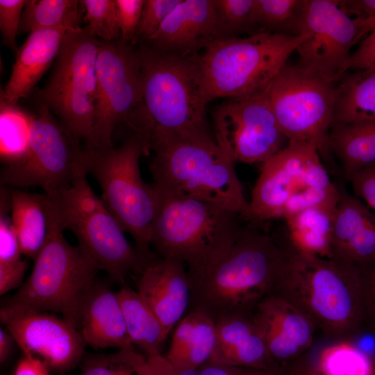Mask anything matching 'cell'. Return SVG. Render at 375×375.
<instances>
[{
	"mask_svg": "<svg viewBox=\"0 0 375 375\" xmlns=\"http://www.w3.org/2000/svg\"><path fill=\"white\" fill-rule=\"evenodd\" d=\"M287 258L269 235L244 228L226 253L212 264L188 270V310L202 312L214 322L251 315L257 305L274 293Z\"/></svg>",
	"mask_w": 375,
	"mask_h": 375,
	"instance_id": "obj_1",
	"label": "cell"
},
{
	"mask_svg": "<svg viewBox=\"0 0 375 375\" xmlns=\"http://www.w3.org/2000/svg\"><path fill=\"white\" fill-rule=\"evenodd\" d=\"M148 151L153 185L162 194L205 201L245 219L249 202L235 170V162L214 138L176 135L153 128Z\"/></svg>",
	"mask_w": 375,
	"mask_h": 375,
	"instance_id": "obj_2",
	"label": "cell"
},
{
	"mask_svg": "<svg viewBox=\"0 0 375 375\" xmlns=\"http://www.w3.org/2000/svg\"><path fill=\"white\" fill-rule=\"evenodd\" d=\"M273 294L333 332L357 328L364 317L362 269L337 258L303 256L292 249Z\"/></svg>",
	"mask_w": 375,
	"mask_h": 375,
	"instance_id": "obj_3",
	"label": "cell"
},
{
	"mask_svg": "<svg viewBox=\"0 0 375 375\" xmlns=\"http://www.w3.org/2000/svg\"><path fill=\"white\" fill-rule=\"evenodd\" d=\"M139 51L148 131L157 128L183 137L214 138L206 119L208 102L197 58L149 46Z\"/></svg>",
	"mask_w": 375,
	"mask_h": 375,
	"instance_id": "obj_4",
	"label": "cell"
},
{
	"mask_svg": "<svg viewBox=\"0 0 375 375\" xmlns=\"http://www.w3.org/2000/svg\"><path fill=\"white\" fill-rule=\"evenodd\" d=\"M149 134L134 132L122 145L82 150L80 164L101 190V199L137 249L149 255L152 225L160 201L156 186L140 174V158L148 152Z\"/></svg>",
	"mask_w": 375,
	"mask_h": 375,
	"instance_id": "obj_5",
	"label": "cell"
},
{
	"mask_svg": "<svg viewBox=\"0 0 375 375\" xmlns=\"http://www.w3.org/2000/svg\"><path fill=\"white\" fill-rule=\"evenodd\" d=\"M79 164L71 185L51 197L57 224L70 230L77 245L99 270L123 286L131 272L139 274L153 258L133 248L122 226L90 187Z\"/></svg>",
	"mask_w": 375,
	"mask_h": 375,
	"instance_id": "obj_6",
	"label": "cell"
},
{
	"mask_svg": "<svg viewBox=\"0 0 375 375\" xmlns=\"http://www.w3.org/2000/svg\"><path fill=\"white\" fill-rule=\"evenodd\" d=\"M160 193L150 245L160 257L177 259L188 266V270L200 269L216 262L244 228L239 224V215L217 205Z\"/></svg>",
	"mask_w": 375,
	"mask_h": 375,
	"instance_id": "obj_7",
	"label": "cell"
},
{
	"mask_svg": "<svg viewBox=\"0 0 375 375\" xmlns=\"http://www.w3.org/2000/svg\"><path fill=\"white\" fill-rule=\"evenodd\" d=\"M306 37L304 31L296 37L258 33L208 43L197 58L207 102L264 90Z\"/></svg>",
	"mask_w": 375,
	"mask_h": 375,
	"instance_id": "obj_8",
	"label": "cell"
},
{
	"mask_svg": "<svg viewBox=\"0 0 375 375\" xmlns=\"http://www.w3.org/2000/svg\"><path fill=\"white\" fill-rule=\"evenodd\" d=\"M122 122L135 132L147 131L140 53L121 40H99L95 112L85 149L112 147V133Z\"/></svg>",
	"mask_w": 375,
	"mask_h": 375,
	"instance_id": "obj_9",
	"label": "cell"
},
{
	"mask_svg": "<svg viewBox=\"0 0 375 375\" xmlns=\"http://www.w3.org/2000/svg\"><path fill=\"white\" fill-rule=\"evenodd\" d=\"M99 269L56 230L34 260L29 277L6 304L58 312L74 328L81 304Z\"/></svg>",
	"mask_w": 375,
	"mask_h": 375,
	"instance_id": "obj_10",
	"label": "cell"
},
{
	"mask_svg": "<svg viewBox=\"0 0 375 375\" xmlns=\"http://www.w3.org/2000/svg\"><path fill=\"white\" fill-rule=\"evenodd\" d=\"M99 40L81 27L69 29L53 69L39 92L42 104L60 119L75 138L89 137L97 99V60Z\"/></svg>",
	"mask_w": 375,
	"mask_h": 375,
	"instance_id": "obj_11",
	"label": "cell"
},
{
	"mask_svg": "<svg viewBox=\"0 0 375 375\" xmlns=\"http://www.w3.org/2000/svg\"><path fill=\"white\" fill-rule=\"evenodd\" d=\"M336 83L297 64L286 65L267 87V97L278 124L290 141L308 142L329 156Z\"/></svg>",
	"mask_w": 375,
	"mask_h": 375,
	"instance_id": "obj_12",
	"label": "cell"
},
{
	"mask_svg": "<svg viewBox=\"0 0 375 375\" xmlns=\"http://www.w3.org/2000/svg\"><path fill=\"white\" fill-rule=\"evenodd\" d=\"M78 140L41 104L31 116L27 151L17 162L3 165L1 185L40 188L47 194L69 187L80 164Z\"/></svg>",
	"mask_w": 375,
	"mask_h": 375,
	"instance_id": "obj_13",
	"label": "cell"
},
{
	"mask_svg": "<svg viewBox=\"0 0 375 375\" xmlns=\"http://www.w3.org/2000/svg\"><path fill=\"white\" fill-rule=\"evenodd\" d=\"M267 87L230 98L212 114L214 140L235 163L262 164L289 142L270 106Z\"/></svg>",
	"mask_w": 375,
	"mask_h": 375,
	"instance_id": "obj_14",
	"label": "cell"
},
{
	"mask_svg": "<svg viewBox=\"0 0 375 375\" xmlns=\"http://www.w3.org/2000/svg\"><path fill=\"white\" fill-rule=\"evenodd\" d=\"M304 32L296 49L297 65L337 83L350 69L351 47L360 40L358 24L337 0H308Z\"/></svg>",
	"mask_w": 375,
	"mask_h": 375,
	"instance_id": "obj_15",
	"label": "cell"
},
{
	"mask_svg": "<svg viewBox=\"0 0 375 375\" xmlns=\"http://www.w3.org/2000/svg\"><path fill=\"white\" fill-rule=\"evenodd\" d=\"M0 319L25 356L40 360L49 369L65 372L81 360L85 343L63 317L26 306L6 304Z\"/></svg>",
	"mask_w": 375,
	"mask_h": 375,
	"instance_id": "obj_16",
	"label": "cell"
},
{
	"mask_svg": "<svg viewBox=\"0 0 375 375\" xmlns=\"http://www.w3.org/2000/svg\"><path fill=\"white\" fill-rule=\"evenodd\" d=\"M320 156L312 144L290 141L284 149L262 163L245 220L253 224L283 218L290 198L306 188H313L308 184L306 172Z\"/></svg>",
	"mask_w": 375,
	"mask_h": 375,
	"instance_id": "obj_17",
	"label": "cell"
},
{
	"mask_svg": "<svg viewBox=\"0 0 375 375\" xmlns=\"http://www.w3.org/2000/svg\"><path fill=\"white\" fill-rule=\"evenodd\" d=\"M274 363L292 359L312 344L313 323L284 297L272 294L251 314Z\"/></svg>",
	"mask_w": 375,
	"mask_h": 375,
	"instance_id": "obj_18",
	"label": "cell"
},
{
	"mask_svg": "<svg viewBox=\"0 0 375 375\" xmlns=\"http://www.w3.org/2000/svg\"><path fill=\"white\" fill-rule=\"evenodd\" d=\"M167 337L188 310L190 290L185 265L175 258H153L139 273L138 291Z\"/></svg>",
	"mask_w": 375,
	"mask_h": 375,
	"instance_id": "obj_19",
	"label": "cell"
},
{
	"mask_svg": "<svg viewBox=\"0 0 375 375\" xmlns=\"http://www.w3.org/2000/svg\"><path fill=\"white\" fill-rule=\"evenodd\" d=\"M217 39L213 0H182L147 42L160 51L188 55Z\"/></svg>",
	"mask_w": 375,
	"mask_h": 375,
	"instance_id": "obj_20",
	"label": "cell"
},
{
	"mask_svg": "<svg viewBox=\"0 0 375 375\" xmlns=\"http://www.w3.org/2000/svg\"><path fill=\"white\" fill-rule=\"evenodd\" d=\"M334 258L361 269L375 265V213L340 188L332 236Z\"/></svg>",
	"mask_w": 375,
	"mask_h": 375,
	"instance_id": "obj_21",
	"label": "cell"
},
{
	"mask_svg": "<svg viewBox=\"0 0 375 375\" xmlns=\"http://www.w3.org/2000/svg\"><path fill=\"white\" fill-rule=\"evenodd\" d=\"M75 328L94 348L135 349L116 293L95 282L84 297Z\"/></svg>",
	"mask_w": 375,
	"mask_h": 375,
	"instance_id": "obj_22",
	"label": "cell"
},
{
	"mask_svg": "<svg viewBox=\"0 0 375 375\" xmlns=\"http://www.w3.org/2000/svg\"><path fill=\"white\" fill-rule=\"evenodd\" d=\"M70 28L60 27L29 33L16 52L10 76L1 92V102L16 106L30 94L56 59L64 36Z\"/></svg>",
	"mask_w": 375,
	"mask_h": 375,
	"instance_id": "obj_23",
	"label": "cell"
},
{
	"mask_svg": "<svg viewBox=\"0 0 375 375\" xmlns=\"http://www.w3.org/2000/svg\"><path fill=\"white\" fill-rule=\"evenodd\" d=\"M217 342L210 362L260 369H278L251 315H237L215 322Z\"/></svg>",
	"mask_w": 375,
	"mask_h": 375,
	"instance_id": "obj_24",
	"label": "cell"
},
{
	"mask_svg": "<svg viewBox=\"0 0 375 375\" xmlns=\"http://www.w3.org/2000/svg\"><path fill=\"white\" fill-rule=\"evenodd\" d=\"M10 189V216L22 253L34 261L51 235L60 229L51 197L44 192L35 194Z\"/></svg>",
	"mask_w": 375,
	"mask_h": 375,
	"instance_id": "obj_25",
	"label": "cell"
},
{
	"mask_svg": "<svg viewBox=\"0 0 375 375\" xmlns=\"http://www.w3.org/2000/svg\"><path fill=\"white\" fill-rule=\"evenodd\" d=\"M216 342L213 319L202 312L188 311L178 322L165 357L177 371L194 370L210 361Z\"/></svg>",
	"mask_w": 375,
	"mask_h": 375,
	"instance_id": "obj_26",
	"label": "cell"
},
{
	"mask_svg": "<svg viewBox=\"0 0 375 375\" xmlns=\"http://www.w3.org/2000/svg\"><path fill=\"white\" fill-rule=\"evenodd\" d=\"M336 208H312L284 218L291 249L307 256L333 258L332 236Z\"/></svg>",
	"mask_w": 375,
	"mask_h": 375,
	"instance_id": "obj_27",
	"label": "cell"
},
{
	"mask_svg": "<svg viewBox=\"0 0 375 375\" xmlns=\"http://www.w3.org/2000/svg\"><path fill=\"white\" fill-rule=\"evenodd\" d=\"M328 150L339 160L347 179L374 165L375 119L332 127Z\"/></svg>",
	"mask_w": 375,
	"mask_h": 375,
	"instance_id": "obj_28",
	"label": "cell"
},
{
	"mask_svg": "<svg viewBox=\"0 0 375 375\" xmlns=\"http://www.w3.org/2000/svg\"><path fill=\"white\" fill-rule=\"evenodd\" d=\"M335 92L332 127L375 119V69L347 72Z\"/></svg>",
	"mask_w": 375,
	"mask_h": 375,
	"instance_id": "obj_29",
	"label": "cell"
},
{
	"mask_svg": "<svg viewBox=\"0 0 375 375\" xmlns=\"http://www.w3.org/2000/svg\"><path fill=\"white\" fill-rule=\"evenodd\" d=\"M133 344L146 356L158 355L167 338L160 320L139 293L124 285L116 293Z\"/></svg>",
	"mask_w": 375,
	"mask_h": 375,
	"instance_id": "obj_30",
	"label": "cell"
},
{
	"mask_svg": "<svg viewBox=\"0 0 375 375\" xmlns=\"http://www.w3.org/2000/svg\"><path fill=\"white\" fill-rule=\"evenodd\" d=\"M308 0H255L253 34L268 33L296 37L305 28Z\"/></svg>",
	"mask_w": 375,
	"mask_h": 375,
	"instance_id": "obj_31",
	"label": "cell"
},
{
	"mask_svg": "<svg viewBox=\"0 0 375 375\" xmlns=\"http://www.w3.org/2000/svg\"><path fill=\"white\" fill-rule=\"evenodd\" d=\"M78 4L75 0H26L19 33L81 27Z\"/></svg>",
	"mask_w": 375,
	"mask_h": 375,
	"instance_id": "obj_32",
	"label": "cell"
},
{
	"mask_svg": "<svg viewBox=\"0 0 375 375\" xmlns=\"http://www.w3.org/2000/svg\"><path fill=\"white\" fill-rule=\"evenodd\" d=\"M31 116L1 102L0 151L3 165L17 162L25 155L29 143Z\"/></svg>",
	"mask_w": 375,
	"mask_h": 375,
	"instance_id": "obj_33",
	"label": "cell"
},
{
	"mask_svg": "<svg viewBox=\"0 0 375 375\" xmlns=\"http://www.w3.org/2000/svg\"><path fill=\"white\" fill-rule=\"evenodd\" d=\"M315 368L319 375H372L373 361L356 345L342 342L322 350Z\"/></svg>",
	"mask_w": 375,
	"mask_h": 375,
	"instance_id": "obj_34",
	"label": "cell"
},
{
	"mask_svg": "<svg viewBox=\"0 0 375 375\" xmlns=\"http://www.w3.org/2000/svg\"><path fill=\"white\" fill-rule=\"evenodd\" d=\"M217 12L218 39L236 37L244 31L253 34L255 0H213Z\"/></svg>",
	"mask_w": 375,
	"mask_h": 375,
	"instance_id": "obj_35",
	"label": "cell"
},
{
	"mask_svg": "<svg viewBox=\"0 0 375 375\" xmlns=\"http://www.w3.org/2000/svg\"><path fill=\"white\" fill-rule=\"evenodd\" d=\"M80 3L85 11V28L90 35L103 42L120 40L115 0H82Z\"/></svg>",
	"mask_w": 375,
	"mask_h": 375,
	"instance_id": "obj_36",
	"label": "cell"
},
{
	"mask_svg": "<svg viewBox=\"0 0 375 375\" xmlns=\"http://www.w3.org/2000/svg\"><path fill=\"white\" fill-rule=\"evenodd\" d=\"M10 190L1 185L0 190V263L21 259L22 255L18 237L10 215Z\"/></svg>",
	"mask_w": 375,
	"mask_h": 375,
	"instance_id": "obj_37",
	"label": "cell"
},
{
	"mask_svg": "<svg viewBox=\"0 0 375 375\" xmlns=\"http://www.w3.org/2000/svg\"><path fill=\"white\" fill-rule=\"evenodd\" d=\"M182 0H144L139 26L133 44L147 41Z\"/></svg>",
	"mask_w": 375,
	"mask_h": 375,
	"instance_id": "obj_38",
	"label": "cell"
},
{
	"mask_svg": "<svg viewBox=\"0 0 375 375\" xmlns=\"http://www.w3.org/2000/svg\"><path fill=\"white\" fill-rule=\"evenodd\" d=\"M26 1V0H0V31L3 42L15 53L18 49L16 37L19 33Z\"/></svg>",
	"mask_w": 375,
	"mask_h": 375,
	"instance_id": "obj_39",
	"label": "cell"
},
{
	"mask_svg": "<svg viewBox=\"0 0 375 375\" xmlns=\"http://www.w3.org/2000/svg\"><path fill=\"white\" fill-rule=\"evenodd\" d=\"M80 375H139L118 351L112 354L89 358Z\"/></svg>",
	"mask_w": 375,
	"mask_h": 375,
	"instance_id": "obj_40",
	"label": "cell"
},
{
	"mask_svg": "<svg viewBox=\"0 0 375 375\" xmlns=\"http://www.w3.org/2000/svg\"><path fill=\"white\" fill-rule=\"evenodd\" d=\"M120 40L133 43L144 3V0H115Z\"/></svg>",
	"mask_w": 375,
	"mask_h": 375,
	"instance_id": "obj_41",
	"label": "cell"
},
{
	"mask_svg": "<svg viewBox=\"0 0 375 375\" xmlns=\"http://www.w3.org/2000/svg\"><path fill=\"white\" fill-rule=\"evenodd\" d=\"M165 369L168 375H279L280 374L278 369H260L238 367L210 362L194 370L179 372L174 369L167 359L165 360Z\"/></svg>",
	"mask_w": 375,
	"mask_h": 375,
	"instance_id": "obj_42",
	"label": "cell"
},
{
	"mask_svg": "<svg viewBox=\"0 0 375 375\" xmlns=\"http://www.w3.org/2000/svg\"><path fill=\"white\" fill-rule=\"evenodd\" d=\"M119 351L139 375H168L165 369V358L161 354L144 356L135 349Z\"/></svg>",
	"mask_w": 375,
	"mask_h": 375,
	"instance_id": "obj_43",
	"label": "cell"
},
{
	"mask_svg": "<svg viewBox=\"0 0 375 375\" xmlns=\"http://www.w3.org/2000/svg\"><path fill=\"white\" fill-rule=\"evenodd\" d=\"M347 180L355 196L375 213V165L355 173Z\"/></svg>",
	"mask_w": 375,
	"mask_h": 375,
	"instance_id": "obj_44",
	"label": "cell"
},
{
	"mask_svg": "<svg viewBox=\"0 0 375 375\" xmlns=\"http://www.w3.org/2000/svg\"><path fill=\"white\" fill-rule=\"evenodd\" d=\"M350 69L356 71L375 69V27L351 53Z\"/></svg>",
	"mask_w": 375,
	"mask_h": 375,
	"instance_id": "obj_45",
	"label": "cell"
},
{
	"mask_svg": "<svg viewBox=\"0 0 375 375\" xmlns=\"http://www.w3.org/2000/svg\"><path fill=\"white\" fill-rule=\"evenodd\" d=\"M28 267L26 260L0 263V295L19 287Z\"/></svg>",
	"mask_w": 375,
	"mask_h": 375,
	"instance_id": "obj_46",
	"label": "cell"
},
{
	"mask_svg": "<svg viewBox=\"0 0 375 375\" xmlns=\"http://www.w3.org/2000/svg\"><path fill=\"white\" fill-rule=\"evenodd\" d=\"M364 278V317L375 332V265L362 269Z\"/></svg>",
	"mask_w": 375,
	"mask_h": 375,
	"instance_id": "obj_47",
	"label": "cell"
},
{
	"mask_svg": "<svg viewBox=\"0 0 375 375\" xmlns=\"http://www.w3.org/2000/svg\"><path fill=\"white\" fill-rule=\"evenodd\" d=\"M338 6L349 16L356 19L375 17V0H337Z\"/></svg>",
	"mask_w": 375,
	"mask_h": 375,
	"instance_id": "obj_48",
	"label": "cell"
},
{
	"mask_svg": "<svg viewBox=\"0 0 375 375\" xmlns=\"http://www.w3.org/2000/svg\"><path fill=\"white\" fill-rule=\"evenodd\" d=\"M14 375H49V369L40 360L24 356L19 362Z\"/></svg>",
	"mask_w": 375,
	"mask_h": 375,
	"instance_id": "obj_49",
	"label": "cell"
},
{
	"mask_svg": "<svg viewBox=\"0 0 375 375\" xmlns=\"http://www.w3.org/2000/svg\"><path fill=\"white\" fill-rule=\"evenodd\" d=\"M15 340L12 335L3 328L0 329V360L4 362L10 355Z\"/></svg>",
	"mask_w": 375,
	"mask_h": 375,
	"instance_id": "obj_50",
	"label": "cell"
},
{
	"mask_svg": "<svg viewBox=\"0 0 375 375\" xmlns=\"http://www.w3.org/2000/svg\"><path fill=\"white\" fill-rule=\"evenodd\" d=\"M355 20L359 28L361 38H365L375 27V17L362 20L355 19Z\"/></svg>",
	"mask_w": 375,
	"mask_h": 375,
	"instance_id": "obj_51",
	"label": "cell"
},
{
	"mask_svg": "<svg viewBox=\"0 0 375 375\" xmlns=\"http://www.w3.org/2000/svg\"><path fill=\"white\" fill-rule=\"evenodd\" d=\"M296 375H319L315 367H309L298 370Z\"/></svg>",
	"mask_w": 375,
	"mask_h": 375,
	"instance_id": "obj_52",
	"label": "cell"
},
{
	"mask_svg": "<svg viewBox=\"0 0 375 375\" xmlns=\"http://www.w3.org/2000/svg\"><path fill=\"white\" fill-rule=\"evenodd\" d=\"M372 375H375V360L373 361Z\"/></svg>",
	"mask_w": 375,
	"mask_h": 375,
	"instance_id": "obj_53",
	"label": "cell"
}]
</instances>
